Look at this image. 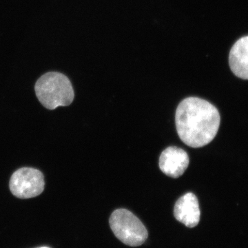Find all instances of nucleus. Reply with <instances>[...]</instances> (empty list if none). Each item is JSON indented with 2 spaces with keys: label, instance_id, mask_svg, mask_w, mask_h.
<instances>
[{
  "label": "nucleus",
  "instance_id": "6",
  "mask_svg": "<svg viewBox=\"0 0 248 248\" xmlns=\"http://www.w3.org/2000/svg\"><path fill=\"white\" fill-rule=\"evenodd\" d=\"M174 215L178 221L187 228L197 226L200 223L201 215L197 197L192 192L180 197L174 205Z\"/></svg>",
  "mask_w": 248,
  "mask_h": 248
},
{
  "label": "nucleus",
  "instance_id": "7",
  "mask_svg": "<svg viewBox=\"0 0 248 248\" xmlns=\"http://www.w3.org/2000/svg\"><path fill=\"white\" fill-rule=\"evenodd\" d=\"M229 63L235 76L248 79V36L241 37L230 52Z\"/></svg>",
  "mask_w": 248,
  "mask_h": 248
},
{
  "label": "nucleus",
  "instance_id": "3",
  "mask_svg": "<svg viewBox=\"0 0 248 248\" xmlns=\"http://www.w3.org/2000/svg\"><path fill=\"white\" fill-rule=\"evenodd\" d=\"M110 226L116 237L131 247L141 246L148 236L144 225L126 209H117L112 213Z\"/></svg>",
  "mask_w": 248,
  "mask_h": 248
},
{
  "label": "nucleus",
  "instance_id": "2",
  "mask_svg": "<svg viewBox=\"0 0 248 248\" xmlns=\"http://www.w3.org/2000/svg\"><path fill=\"white\" fill-rule=\"evenodd\" d=\"M36 96L46 108L71 105L75 97L70 79L59 72H48L39 78L35 85Z\"/></svg>",
  "mask_w": 248,
  "mask_h": 248
},
{
  "label": "nucleus",
  "instance_id": "1",
  "mask_svg": "<svg viewBox=\"0 0 248 248\" xmlns=\"http://www.w3.org/2000/svg\"><path fill=\"white\" fill-rule=\"evenodd\" d=\"M220 122L217 108L201 98H186L176 110L178 135L192 148H201L213 141L218 133Z\"/></svg>",
  "mask_w": 248,
  "mask_h": 248
},
{
  "label": "nucleus",
  "instance_id": "5",
  "mask_svg": "<svg viewBox=\"0 0 248 248\" xmlns=\"http://www.w3.org/2000/svg\"><path fill=\"white\" fill-rule=\"evenodd\" d=\"M189 156L182 148L170 146L161 153L159 157V168L166 175L179 178L188 167Z\"/></svg>",
  "mask_w": 248,
  "mask_h": 248
},
{
  "label": "nucleus",
  "instance_id": "4",
  "mask_svg": "<svg viewBox=\"0 0 248 248\" xmlns=\"http://www.w3.org/2000/svg\"><path fill=\"white\" fill-rule=\"evenodd\" d=\"M45 187L43 173L33 168L18 169L10 179V190L19 199L26 200L37 197L43 192Z\"/></svg>",
  "mask_w": 248,
  "mask_h": 248
},
{
  "label": "nucleus",
  "instance_id": "8",
  "mask_svg": "<svg viewBox=\"0 0 248 248\" xmlns=\"http://www.w3.org/2000/svg\"><path fill=\"white\" fill-rule=\"evenodd\" d=\"M47 248V247H42V248Z\"/></svg>",
  "mask_w": 248,
  "mask_h": 248
}]
</instances>
